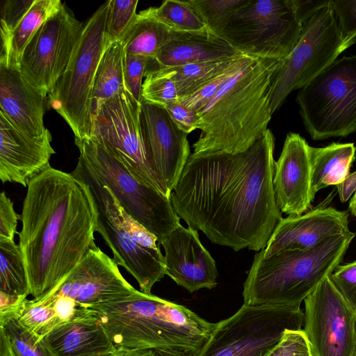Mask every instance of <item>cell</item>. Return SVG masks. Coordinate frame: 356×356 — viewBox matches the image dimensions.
I'll return each mask as SVG.
<instances>
[{"mask_svg": "<svg viewBox=\"0 0 356 356\" xmlns=\"http://www.w3.org/2000/svg\"><path fill=\"white\" fill-rule=\"evenodd\" d=\"M145 76L141 99L163 107L179 100L176 85L166 71L163 69L145 71Z\"/></svg>", "mask_w": 356, "mask_h": 356, "instance_id": "34", "label": "cell"}, {"mask_svg": "<svg viewBox=\"0 0 356 356\" xmlns=\"http://www.w3.org/2000/svg\"><path fill=\"white\" fill-rule=\"evenodd\" d=\"M108 11L106 1L84 24L68 65L47 95L49 105L68 124L74 139L90 135L95 75L110 42L106 33Z\"/></svg>", "mask_w": 356, "mask_h": 356, "instance_id": "6", "label": "cell"}, {"mask_svg": "<svg viewBox=\"0 0 356 356\" xmlns=\"http://www.w3.org/2000/svg\"><path fill=\"white\" fill-rule=\"evenodd\" d=\"M21 216L13 207V202L5 192L0 194V238L14 240Z\"/></svg>", "mask_w": 356, "mask_h": 356, "instance_id": "44", "label": "cell"}, {"mask_svg": "<svg viewBox=\"0 0 356 356\" xmlns=\"http://www.w3.org/2000/svg\"><path fill=\"white\" fill-rule=\"evenodd\" d=\"M160 244L165 251V275L179 286L190 293L216 287V262L202 244L197 230L180 224Z\"/></svg>", "mask_w": 356, "mask_h": 356, "instance_id": "18", "label": "cell"}, {"mask_svg": "<svg viewBox=\"0 0 356 356\" xmlns=\"http://www.w3.org/2000/svg\"><path fill=\"white\" fill-rule=\"evenodd\" d=\"M242 55L239 54L221 60L159 69L164 70L170 75L176 85L180 99L197 91L229 67Z\"/></svg>", "mask_w": 356, "mask_h": 356, "instance_id": "29", "label": "cell"}, {"mask_svg": "<svg viewBox=\"0 0 356 356\" xmlns=\"http://www.w3.org/2000/svg\"><path fill=\"white\" fill-rule=\"evenodd\" d=\"M115 356H157L151 349H129L118 348L115 350Z\"/></svg>", "mask_w": 356, "mask_h": 356, "instance_id": "48", "label": "cell"}, {"mask_svg": "<svg viewBox=\"0 0 356 356\" xmlns=\"http://www.w3.org/2000/svg\"><path fill=\"white\" fill-rule=\"evenodd\" d=\"M17 318L41 339L60 325L51 304L33 300L27 299Z\"/></svg>", "mask_w": 356, "mask_h": 356, "instance_id": "35", "label": "cell"}, {"mask_svg": "<svg viewBox=\"0 0 356 356\" xmlns=\"http://www.w3.org/2000/svg\"><path fill=\"white\" fill-rule=\"evenodd\" d=\"M239 54H242L209 31L180 33L149 59L145 71L221 60Z\"/></svg>", "mask_w": 356, "mask_h": 356, "instance_id": "23", "label": "cell"}, {"mask_svg": "<svg viewBox=\"0 0 356 356\" xmlns=\"http://www.w3.org/2000/svg\"><path fill=\"white\" fill-rule=\"evenodd\" d=\"M89 137L119 159L141 182L170 197L146 153L140 123V102L124 88L92 112Z\"/></svg>", "mask_w": 356, "mask_h": 356, "instance_id": "13", "label": "cell"}, {"mask_svg": "<svg viewBox=\"0 0 356 356\" xmlns=\"http://www.w3.org/2000/svg\"><path fill=\"white\" fill-rule=\"evenodd\" d=\"M179 33L157 19L147 8L137 15L122 40L124 53L152 59L164 44Z\"/></svg>", "mask_w": 356, "mask_h": 356, "instance_id": "27", "label": "cell"}, {"mask_svg": "<svg viewBox=\"0 0 356 356\" xmlns=\"http://www.w3.org/2000/svg\"><path fill=\"white\" fill-rule=\"evenodd\" d=\"M148 60L143 56L124 54V87L138 102L141 100L142 79Z\"/></svg>", "mask_w": 356, "mask_h": 356, "instance_id": "39", "label": "cell"}, {"mask_svg": "<svg viewBox=\"0 0 356 356\" xmlns=\"http://www.w3.org/2000/svg\"><path fill=\"white\" fill-rule=\"evenodd\" d=\"M275 145L268 129L244 152L191 154L170 196L177 214L213 243L264 250L282 219L273 186Z\"/></svg>", "mask_w": 356, "mask_h": 356, "instance_id": "1", "label": "cell"}, {"mask_svg": "<svg viewBox=\"0 0 356 356\" xmlns=\"http://www.w3.org/2000/svg\"><path fill=\"white\" fill-rule=\"evenodd\" d=\"M343 40L350 46L356 42V0H329Z\"/></svg>", "mask_w": 356, "mask_h": 356, "instance_id": "38", "label": "cell"}, {"mask_svg": "<svg viewBox=\"0 0 356 356\" xmlns=\"http://www.w3.org/2000/svg\"><path fill=\"white\" fill-rule=\"evenodd\" d=\"M106 23V33L109 41H122L136 17L138 0H110Z\"/></svg>", "mask_w": 356, "mask_h": 356, "instance_id": "36", "label": "cell"}, {"mask_svg": "<svg viewBox=\"0 0 356 356\" xmlns=\"http://www.w3.org/2000/svg\"><path fill=\"white\" fill-rule=\"evenodd\" d=\"M348 209L350 211V213L353 216L356 217V191L353 194V196L349 202Z\"/></svg>", "mask_w": 356, "mask_h": 356, "instance_id": "50", "label": "cell"}, {"mask_svg": "<svg viewBox=\"0 0 356 356\" xmlns=\"http://www.w3.org/2000/svg\"><path fill=\"white\" fill-rule=\"evenodd\" d=\"M79 157L107 186L125 212L152 234L160 243L180 225L170 197L134 177L95 139H74Z\"/></svg>", "mask_w": 356, "mask_h": 356, "instance_id": "7", "label": "cell"}, {"mask_svg": "<svg viewBox=\"0 0 356 356\" xmlns=\"http://www.w3.org/2000/svg\"><path fill=\"white\" fill-rule=\"evenodd\" d=\"M47 96L32 86L22 74L19 65L0 62V113L22 133L44 136L43 117Z\"/></svg>", "mask_w": 356, "mask_h": 356, "instance_id": "22", "label": "cell"}, {"mask_svg": "<svg viewBox=\"0 0 356 356\" xmlns=\"http://www.w3.org/2000/svg\"><path fill=\"white\" fill-rule=\"evenodd\" d=\"M148 9L154 17L172 31L180 33L208 31L188 1L166 0L157 8Z\"/></svg>", "mask_w": 356, "mask_h": 356, "instance_id": "31", "label": "cell"}, {"mask_svg": "<svg viewBox=\"0 0 356 356\" xmlns=\"http://www.w3.org/2000/svg\"><path fill=\"white\" fill-rule=\"evenodd\" d=\"M0 328L8 337L11 356H52L42 339L25 327L18 318L0 323Z\"/></svg>", "mask_w": 356, "mask_h": 356, "instance_id": "33", "label": "cell"}, {"mask_svg": "<svg viewBox=\"0 0 356 356\" xmlns=\"http://www.w3.org/2000/svg\"><path fill=\"white\" fill-rule=\"evenodd\" d=\"M26 300V296L10 295L0 291V323L17 318Z\"/></svg>", "mask_w": 356, "mask_h": 356, "instance_id": "46", "label": "cell"}, {"mask_svg": "<svg viewBox=\"0 0 356 356\" xmlns=\"http://www.w3.org/2000/svg\"><path fill=\"white\" fill-rule=\"evenodd\" d=\"M0 356H11L8 337L1 328H0Z\"/></svg>", "mask_w": 356, "mask_h": 356, "instance_id": "49", "label": "cell"}, {"mask_svg": "<svg viewBox=\"0 0 356 356\" xmlns=\"http://www.w3.org/2000/svg\"><path fill=\"white\" fill-rule=\"evenodd\" d=\"M337 188L340 200L347 202L356 191V171L350 173L337 186Z\"/></svg>", "mask_w": 356, "mask_h": 356, "instance_id": "47", "label": "cell"}, {"mask_svg": "<svg viewBox=\"0 0 356 356\" xmlns=\"http://www.w3.org/2000/svg\"><path fill=\"white\" fill-rule=\"evenodd\" d=\"M355 330H356V323H355Z\"/></svg>", "mask_w": 356, "mask_h": 356, "instance_id": "52", "label": "cell"}, {"mask_svg": "<svg viewBox=\"0 0 356 356\" xmlns=\"http://www.w3.org/2000/svg\"><path fill=\"white\" fill-rule=\"evenodd\" d=\"M353 143H333L323 147H309L311 187L313 195L330 186H337L349 174L355 159Z\"/></svg>", "mask_w": 356, "mask_h": 356, "instance_id": "25", "label": "cell"}, {"mask_svg": "<svg viewBox=\"0 0 356 356\" xmlns=\"http://www.w3.org/2000/svg\"><path fill=\"white\" fill-rule=\"evenodd\" d=\"M114 352L111 353H108V354H105V355H98V356H115V353Z\"/></svg>", "mask_w": 356, "mask_h": 356, "instance_id": "51", "label": "cell"}, {"mask_svg": "<svg viewBox=\"0 0 356 356\" xmlns=\"http://www.w3.org/2000/svg\"><path fill=\"white\" fill-rule=\"evenodd\" d=\"M49 131L44 136L31 137L15 128L0 113V179L26 187L30 181L48 168L56 154Z\"/></svg>", "mask_w": 356, "mask_h": 356, "instance_id": "21", "label": "cell"}, {"mask_svg": "<svg viewBox=\"0 0 356 356\" xmlns=\"http://www.w3.org/2000/svg\"><path fill=\"white\" fill-rule=\"evenodd\" d=\"M84 24L63 4L38 29L25 47L19 68L25 79L47 96L65 70Z\"/></svg>", "mask_w": 356, "mask_h": 356, "instance_id": "14", "label": "cell"}, {"mask_svg": "<svg viewBox=\"0 0 356 356\" xmlns=\"http://www.w3.org/2000/svg\"><path fill=\"white\" fill-rule=\"evenodd\" d=\"M300 13L302 29L300 39L273 78L272 113L292 91L307 85L350 47L341 37L329 0Z\"/></svg>", "mask_w": 356, "mask_h": 356, "instance_id": "11", "label": "cell"}, {"mask_svg": "<svg viewBox=\"0 0 356 356\" xmlns=\"http://www.w3.org/2000/svg\"><path fill=\"white\" fill-rule=\"evenodd\" d=\"M283 60L246 56L217 94L197 111L201 132L193 153H238L265 135L273 115L272 83Z\"/></svg>", "mask_w": 356, "mask_h": 356, "instance_id": "3", "label": "cell"}, {"mask_svg": "<svg viewBox=\"0 0 356 356\" xmlns=\"http://www.w3.org/2000/svg\"><path fill=\"white\" fill-rule=\"evenodd\" d=\"M136 291L122 275L115 261L95 245L60 287L44 300L63 296L89 307L128 297Z\"/></svg>", "mask_w": 356, "mask_h": 356, "instance_id": "17", "label": "cell"}, {"mask_svg": "<svg viewBox=\"0 0 356 356\" xmlns=\"http://www.w3.org/2000/svg\"><path fill=\"white\" fill-rule=\"evenodd\" d=\"M27 187L18 245L29 295L41 301L60 287L96 245V214L86 186L71 173L49 166Z\"/></svg>", "mask_w": 356, "mask_h": 356, "instance_id": "2", "label": "cell"}, {"mask_svg": "<svg viewBox=\"0 0 356 356\" xmlns=\"http://www.w3.org/2000/svg\"><path fill=\"white\" fill-rule=\"evenodd\" d=\"M300 307L243 304L232 316L216 323L195 356H265L286 330H302Z\"/></svg>", "mask_w": 356, "mask_h": 356, "instance_id": "12", "label": "cell"}, {"mask_svg": "<svg viewBox=\"0 0 356 356\" xmlns=\"http://www.w3.org/2000/svg\"><path fill=\"white\" fill-rule=\"evenodd\" d=\"M88 308L116 348L151 349L157 356H195L216 326L183 305L139 291Z\"/></svg>", "mask_w": 356, "mask_h": 356, "instance_id": "4", "label": "cell"}, {"mask_svg": "<svg viewBox=\"0 0 356 356\" xmlns=\"http://www.w3.org/2000/svg\"><path fill=\"white\" fill-rule=\"evenodd\" d=\"M0 291L14 296L29 295L24 262L14 240L0 238Z\"/></svg>", "mask_w": 356, "mask_h": 356, "instance_id": "30", "label": "cell"}, {"mask_svg": "<svg viewBox=\"0 0 356 356\" xmlns=\"http://www.w3.org/2000/svg\"><path fill=\"white\" fill-rule=\"evenodd\" d=\"M164 108L177 126L186 134L198 129L199 116L197 112L179 101L170 103Z\"/></svg>", "mask_w": 356, "mask_h": 356, "instance_id": "45", "label": "cell"}, {"mask_svg": "<svg viewBox=\"0 0 356 356\" xmlns=\"http://www.w3.org/2000/svg\"><path fill=\"white\" fill-rule=\"evenodd\" d=\"M296 0H248L231 17L219 36L242 54L283 60L301 35Z\"/></svg>", "mask_w": 356, "mask_h": 356, "instance_id": "8", "label": "cell"}, {"mask_svg": "<svg viewBox=\"0 0 356 356\" xmlns=\"http://www.w3.org/2000/svg\"><path fill=\"white\" fill-rule=\"evenodd\" d=\"M42 341L52 356H98L116 349L93 312L58 325Z\"/></svg>", "mask_w": 356, "mask_h": 356, "instance_id": "24", "label": "cell"}, {"mask_svg": "<svg viewBox=\"0 0 356 356\" xmlns=\"http://www.w3.org/2000/svg\"><path fill=\"white\" fill-rule=\"evenodd\" d=\"M302 330L312 356H356V309L330 278L305 300Z\"/></svg>", "mask_w": 356, "mask_h": 356, "instance_id": "15", "label": "cell"}, {"mask_svg": "<svg viewBox=\"0 0 356 356\" xmlns=\"http://www.w3.org/2000/svg\"><path fill=\"white\" fill-rule=\"evenodd\" d=\"M70 173L88 191L95 211L97 232L112 251L113 259L136 279L142 292L151 293L154 284L165 275V257L160 248H149L136 241L124 220V209L118 200L80 157Z\"/></svg>", "mask_w": 356, "mask_h": 356, "instance_id": "9", "label": "cell"}, {"mask_svg": "<svg viewBox=\"0 0 356 356\" xmlns=\"http://www.w3.org/2000/svg\"><path fill=\"white\" fill-rule=\"evenodd\" d=\"M59 0H35L16 28L8 35H1L0 62L19 65L22 53L42 24L60 9Z\"/></svg>", "mask_w": 356, "mask_h": 356, "instance_id": "26", "label": "cell"}, {"mask_svg": "<svg viewBox=\"0 0 356 356\" xmlns=\"http://www.w3.org/2000/svg\"><path fill=\"white\" fill-rule=\"evenodd\" d=\"M246 55L243 54L229 67L214 77L193 94L179 101L186 107L196 112L207 104L219 91L224 83L236 72Z\"/></svg>", "mask_w": 356, "mask_h": 356, "instance_id": "37", "label": "cell"}, {"mask_svg": "<svg viewBox=\"0 0 356 356\" xmlns=\"http://www.w3.org/2000/svg\"><path fill=\"white\" fill-rule=\"evenodd\" d=\"M140 123L149 163L170 196L191 155L188 134L177 126L164 107L143 99Z\"/></svg>", "mask_w": 356, "mask_h": 356, "instance_id": "16", "label": "cell"}, {"mask_svg": "<svg viewBox=\"0 0 356 356\" xmlns=\"http://www.w3.org/2000/svg\"><path fill=\"white\" fill-rule=\"evenodd\" d=\"M265 356H312L303 330H286L278 344Z\"/></svg>", "mask_w": 356, "mask_h": 356, "instance_id": "40", "label": "cell"}, {"mask_svg": "<svg viewBox=\"0 0 356 356\" xmlns=\"http://www.w3.org/2000/svg\"><path fill=\"white\" fill-rule=\"evenodd\" d=\"M309 145L298 134H287L275 162L273 186L282 213L301 215L314 199L311 187Z\"/></svg>", "mask_w": 356, "mask_h": 356, "instance_id": "19", "label": "cell"}, {"mask_svg": "<svg viewBox=\"0 0 356 356\" xmlns=\"http://www.w3.org/2000/svg\"><path fill=\"white\" fill-rule=\"evenodd\" d=\"M330 278L346 300L356 309V261L339 265Z\"/></svg>", "mask_w": 356, "mask_h": 356, "instance_id": "41", "label": "cell"}, {"mask_svg": "<svg viewBox=\"0 0 356 356\" xmlns=\"http://www.w3.org/2000/svg\"><path fill=\"white\" fill-rule=\"evenodd\" d=\"M38 302L51 305L60 325L92 314L91 309L79 304L72 298L67 296H56Z\"/></svg>", "mask_w": 356, "mask_h": 356, "instance_id": "42", "label": "cell"}, {"mask_svg": "<svg viewBox=\"0 0 356 356\" xmlns=\"http://www.w3.org/2000/svg\"><path fill=\"white\" fill-rule=\"evenodd\" d=\"M296 102L314 140L356 131V55L337 59L300 89Z\"/></svg>", "mask_w": 356, "mask_h": 356, "instance_id": "10", "label": "cell"}, {"mask_svg": "<svg viewBox=\"0 0 356 356\" xmlns=\"http://www.w3.org/2000/svg\"><path fill=\"white\" fill-rule=\"evenodd\" d=\"M124 54L122 41H110L106 47L95 75L92 93V112L99 104L125 88Z\"/></svg>", "mask_w": 356, "mask_h": 356, "instance_id": "28", "label": "cell"}, {"mask_svg": "<svg viewBox=\"0 0 356 356\" xmlns=\"http://www.w3.org/2000/svg\"><path fill=\"white\" fill-rule=\"evenodd\" d=\"M35 0L4 2L1 11V35L10 34L22 21Z\"/></svg>", "mask_w": 356, "mask_h": 356, "instance_id": "43", "label": "cell"}, {"mask_svg": "<svg viewBox=\"0 0 356 356\" xmlns=\"http://www.w3.org/2000/svg\"><path fill=\"white\" fill-rule=\"evenodd\" d=\"M207 30L220 35L231 17L248 0H188Z\"/></svg>", "mask_w": 356, "mask_h": 356, "instance_id": "32", "label": "cell"}, {"mask_svg": "<svg viewBox=\"0 0 356 356\" xmlns=\"http://www.w3.org/2000/svg\"><path fill=\"white\" fill-rule=\"evenodd\" d=\"M356 234L350 230L307 250H284L254 257L243 284V304L300 307L341 262Z\"/></svg>", "mask_w": 356, "mask_h": 356, "instance_id": "5", "label": "cell"}, {"mask_svg": "<svg viewBox=\"0 0 356 356\" xmlns=\"http://www.w3.org/2000/svg\"><path fill=\"white\" fill-rule=\"evenodd\" d=\"M348 231L347 211L319 207L301 215L282 218L261 251L264 257H268L284 250H307Z\"/></svg>", "mask_w": 356, "mask_h": 356, "instance_id": "20", "label": "cell"}]
</instances>
